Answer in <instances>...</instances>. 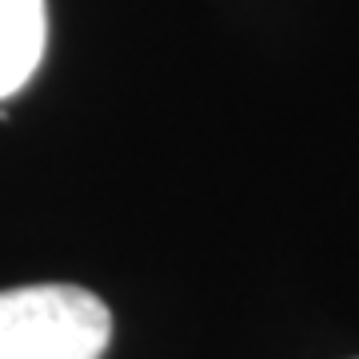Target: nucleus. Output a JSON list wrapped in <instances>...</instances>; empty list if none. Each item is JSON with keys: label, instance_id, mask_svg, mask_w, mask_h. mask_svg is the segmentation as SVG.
<instances>
[{"label": "nucleus", "instance_id": "obj_1", "mask_svg": "<svg viewBox=\"0 0 359 359\" xmlns=\"http://www.w3.org/2000/svg\"><path fill=\"white\" fill-rule=\"evenodd\" d=\"M112 311L76 283H28L0 292V359H100Z\"/></svg>", "mask_w": 359, "mask_h": 359}, {"label": "nucleus", "instance_id": "obj_2", "mask_svg": "<svg viewBox=\"0 0 359 359\" xmlns=\"http://www.w3.org/2000/svg\"><path fill=\"white\" fill-rule=\"evenodd\" d=\"M48 40L44 0H0V100L32 80Z\"/></svg>", "mask_w": 359, "mask_h": 359}]
</instances>
